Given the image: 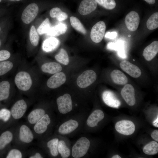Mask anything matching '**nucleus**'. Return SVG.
<instances>
[{
	"mask_svg": "<svg viewBox=\"0 0 158 158\" xmlns=\"http://www.w3.org/2000/svg\"><path fill=\"white\" fill-rule=\"evenodd\" d=\"M143 152L146 154L153 155L158 152V143L155 141H152L146 145L143 149Z\"/></svg>",
	"mask_w": 158,
	"mask_h": 158,
	"instance_id": "nucleus-31",
	"label": "nucleus"
},
{
	"mask_svg": "<svg viewBox=\"0 0 158 158\" xmlns=\"http://www.w3.org/2000/svg\"><path fill=\"white\" fill-rule=\"evenodd\" d=\"M27 156V151L25 149L14 145L8 149L4 157L6 158H23Z\"/></svg>",
	"mask_w": 158,
	"mask_h": 158,
	"instance_id": "nucleus-21",
	"label": "nucleus"
},
{
	"mask_svg": "<svg viewBox=\"0 0 158 158\" xmlns=\"http://www.w3.org/2000/svg\"><path fill=\"white\" fill-rule=\"evenodd\" d=\"M51 25L48 18H46L40 25L37 29V32L40 35L47 33L51 28Z\"/></svg>",
	"mask_w": 158,
	"mask_h": 158,
	"instance_id": "nucleus-39",
	"label": "nucleus"
},
{
	"mask_svg": "<svg viewBox=\"0 0 158 158\" xmlns=\"http://www.w3.org/2000/svg\"><path fill=\"white\" fill-rule=\"evenodd\" d=\"M146 25L150 30L155 29L158 27V12L154 13L148 19Z\"/></svg>",
	"mask_w": 158,
	"mask_h": 158,
	"instance_id": "nucleus-35",
	"label": "nucleus"
},
{
	"mask_svg": "<svg viewBox=\"0 0 158 158\" xmlns=\"http://www.w3.org/2000/svg\"><path fill=\"white\" fill-rule=\"evenodd\" d=\"M99 5L108 10H112L116 6L115 0H94Z\"/></svg>",
	"mask_w": 158,
	"mask_h": 158,
	"instance_id": "nucleus-38",
	"label": "nucleus"
},
{
	"mask_svg": "<svg viewBox=\"0 0 158 158\" xmlns=\"http://www.w3.org/2000/svg\"><path fill=\"white\" fill-rule=\"evenodd\" d=\"M11 1H20L21 0H10Z\"/></svg>",
	"mask_w": 158,
	"mask_h": 158,
	"instance_id": "nucleus-49",
	"label": "nucleus"
},
{
	"mask_svg": "<svg viewBox=\"0 0 158 158\" xmlns=\"http://www.w3.org/2000/svg\"><path fill=\"white\" fill-rule=\"evenodd\" d=\"M11 56V53L8 51L4 49L0 50V62L8 60Z\"/></svg>",
	"mask_w": 158,
	"mask_h": 158,
	"instance_id": "nucleus-41",
	"label": "nucleus"
},
{
	"mask_svg": "<svg viewBox=\"0 0 158 158\" xmlns=\"http://www.w3.org/2000/svg\"><path fill=\"white\" fill-rule=\"evenodd\" d=\"M122 97L130 106H133L135 103V92L133 86L130 84L126 85L121 91Z\"/></svg>",
	"mask_w": 158,
	"mask_h": 158,
	"instance_id": "nucleus-15",
	"label": "nucleus"
},
{
	"mask_svg": "<svg viewBox=\"0 0 158 158\" xmlns=\"http://www.w3.org/2000/svg\"><path fill=\"white\" fill-rule=\"evenodd\" d=\"M112 158H121V157L118 154H116L113 156L112 157Z\"/></svg>",
	"mask_w": 158,
	"mask_h": 158,
	"instance_id": "nucleus-48",
	"label": "nucleus"
},
{
	"mask_svg": "<svg viewBox=\"0 0 158 158\" xmlns=\"http://www.w3.org/2000/svg\"><path fill=\"white\" fill-rule=\"evenodd\" d=\"M11 114L6 107H0V131L11 126Z\"/></svg>",
	"mask_w": 158,
	"mask_h": 158,
	"instance_id": "nucleus-18",
	"label": "nucleus"
},
{
	"mask_svg": "<svg viewBox=\"0 0 158 158\" xmlns=\"http://www.w3.org/2000/svg\"><path fill=\"white\" fill-rule=\"evenodd\" d=\"M130 35H128L129 37H130Z\"/></svg>",
	"mask_w": 158,
	"mask_h": 158,
	"instance_id": "nucleus-52",
	"label": "nucleus"
},
{
	"mask_svg": "<svg viewBox=\"0 0 158 158\" xmlns=\"http://www.w3.org/2000/svg\"><path fill=\"white\" fill-rule=\"evenodd\" d=\"M20 63V62L13 60L0 62V76L13 71Z\"/></svg>",
	"mask_w": 158,
	"mask_h": 158,
	"instance_id": "nucleus-24",
	"label": "nucleus"
},
{
	"mask_svg": "<svg viewBox=\"0 0 158 158\" xmlns=\"http://www.w3.org/2000/svg\"><path fill=\"white\" fill-rule=\"evenodd\" d=\"M70 20L71 25L75 29L83 34L86 33L85 28L77 18L71 16L70 18Z\"/></svg>",
	"mask_w": 158,
	"mask_h": 158,
	"instance_id": "nucleus-33",
	"label": "nucleus"
},
{
	"mask_svg": "<svg viewBox=\"0 0 158 158\" xmlns=\"http://www.w3.org/2000/svg\"><path fill=\"white\" fill-rule=\"evenodd\" d=\"M20 67L14 76L13 83L20 92L30 96L37 86V70L24 65Z\"/></svg>",
	"mask_w": 158,
	"mask_h": 158,
	"instance_id": "nucleus-1",
	"label": "nucleus"
},
{
	"mask_svg": "<svg viewBox=\"0 0 158 158\" xmlns=\"http://www.w3.org/2000/svg\"><path fill=\"white\" fill-rule=\"evenodd\" d=\"M59 142V139L55 138L50 140L47 143V147L49 148L50 154L53 157H56L58 155Z\"/></svg>",
	"mask_w": 158,
	"mask_h": 158,
	"instance_id": "nucleus-32",
	"label": "nucleus"
},
{
	"mask_svg": "<svg viewBox=\"0 0 158 158\" xmlns=\"http://www.w3.org/2000/svg\"><path fill=\"white\" fill-rule=\"evenodd\" d=\"M106 28V25L104 21H100L96 23L92 27L90 32L92 40L96 43L101 42L104 36Z\"/></svg>",
	"mask_w": 158,
	"mask_h": 158,
	"instance_id": "nucleus-10",
	"label": "nucleus"
},
{
	"mask_svg": "<svg viewBox=\"0 0 158 158\" xmlns=\"http://www.w3.org/2000/svg\"><path fill=\"white\" fill-rule=\"evenodd\" d=\"M123 44V43L121 42H118L117 43L109 42L107 44V47L108 49L118 51L120 47Z\"/></svg>",
	"mask_w": 158,
	"mask_h": 158,
	"instance_id": "nucleus-42",
	"label": "nucleus"
},
{
	"mask_svg": "<svg viewBox=\"0 0 158 158\" xmlns=\"http://www.w3.org/2000/svg\"><path fill=\"white\" fill-rule=\"evenodd\" d=\"M27 157L29 158H43L41 154L36 149H32L27 151Z\"/></svg>",
	"mask_w": 158,
	"mask_h": 158,
	"instance_id": "nucleus-40",
	"label": "nucleus"
},
{
	"mask_svg": "<svg viewBox=\"0 0 158 158\" xmlns=\"http://www.w3.org/2000/svg\"><path fill=\"white\" fill-rule=\"evenodd\" d=\"M117 35V33L115 32H108L105 35V37L111 39H113L116 38Z\"/></svg>",
	"mask_w": 158,
	"mask_h": 158,
	"instance_id": "nucleus-44",
	"label": "nucleus"
},
{
	"mask_svg": "<svg viewBox=\"0 0 158 158\" xmlns=\"http://www.w3.org/2000/svg\"><path fill=\"white\" fill-rule=\"evenodd\" d=\"M0 30H1V28H0Z\"/></svg>",
	"mask_w": 158,
	"mask_h": 158,
	"instance_id": "nucleus-53",
	"label": "nucleus"
},
{
	"mask_svg": "<svg viewBox=\"0 0 158 158\" xmlns=\"http://www.w3.org/2000/svg\"><path fill=\"white\" fill-rule=\"evenodd\" d=\"M58 152L63 158H68L70 154V150L63 140L59 141L58 146Z\"/></svg>",
	"mask_w": 158,
	"mask_h": 158,
	"instance_id": "nucleus-34",
	"label": "nucleus"
},
{
	"mask_svg": "<svg viewBox=\"0 0 158 158\" xmlns=\"http://www.w3.org/2000/svg\"><path fill=\"white\" fill-rule=\"evenodd\" d=\"M51 122L50 117L48 114H46L33 126L32 129L35 139L38 138L46 132Z\"/></svg>",
	"mask_w": 158,
	"mask_h": 158,
	"instance_id": "nucleus-8",
	"label": "nucleus"
},
{
	"mask_svg": "<svg viewBox=\"0 0 158 158\" xmlns=\"http://www.w3.org/2000/svg\"><path fill=\"white\" fill-rule=\"evenodd\" d=\"M40 69L41 71L44 73L53 74L60 72L62 68L59 63L51 62L42 64L40 66Z\"/></svg>",
	"mask_w": 158,
	"mask_h": 158,
	"instance_id": "nucleus-23",
	"label": "nucleus"
},
{
	"mask_svg": "<svg viewBox=\"0 0 158 158\" xmlns=\"http://www.w3.org/2000/svg\"><path fill=\"white\" fill-rule=\"evenodd\" d=\"M39 7L36 3H31L26 6L22 12L21 20L25 23L28 24L35 18L38 13Z\"/></svg>",
	"mask_w": 158,
	"mask_h": 158,
	"instance_id": "nucleus-7",
	"label": "nucleus"
},
{
	"mask_svg": "<svg viewBox=\"0 0 158 158\" xmlns=\"http://www.w3.org/2000/svg\"><path fill=\"white\" fill-rule=\"evenodd\" d=\"M152 124L154 127H158V116H157V117L156 119L154 120L152 122Z\"/></svg>",
	"mask_w": 158,
	"mask_h": 158,
	"instance_id": "nucleus-46",
	"label": "nucleus"
},
{
	"mask_svg": "<svg viewBox=\"0 0 158 158\" xmlns=\"http://www.w3.org/2000/svg\"><path fill=\"white\" fill-rule=\"evenodd\" d=\"M13 145L26 149L35 138L32 128L26 123L15 124Z\"/></svg>",
	"mask_w": 158,
	"mask_h": 158,
	"instance_id": "nucleus-2",
	"label": "nucleus"
},
{
	"mask_svg": "<svg viewBox=\"0 0 158 158\" xmlns=\"http://www.w3.org/2000/svg\"><path fill=\"white\" fill-rule=\"evenodd\" d=\"M152 138L156 141H158V130H154L151 134Z\"/></svg>",
	"mask_w": 158,
	"mask_h": 158,
	"instance_id": "nucleus-45",
	"label": "nucleus"
},
{
	"mask_svg": "<svg viewBox=\"0 0 158 158\" xmlns=\"http://www.w3.org/2000/svg\"><path fill=\"white\" fill-rule=\"evenodd\" d=\"M30 40L32 45L37 47L39 43V36L36 28L34 25L31 26L29 32Z\"/></svg>",
	"mask_w": 158,
	"mask_h": 158,
	"instance_id": "nucleus-37",
	"label": "nucleus"
},
{
	"mask_svg": "<svg viewBox=\"0 0 158 158\" xmlns=\"http://www.w3.org/2000/svg\"><path fill=\"white\" fill-rule=\"evenodd\" d=\"M14 124L7 128L0 134V157H4L6 153L11 147L14 138Z\"/></svg>",
	"mask_w": 158,
	"mask_h": 158,
	"instance_id": "nucleus-4",
	"label": "nucleus"
},
{
	"mask_svg": "<svg viewBox=\"0 0 158 158\" xmlns=\"http://www.w3.org/2000/svg\"><path fill=\"white\" fill-rule=\"evenodd\" d=\"M2 0H0V2H1V1Z\"/></svg>",
	"mask_w": 158,
	"mask_h": 158,
	"instance_id": "nucleus-51",
	"label": "nucleus"
},
{
	"mask_svg": "<svg viewBox=\"0 0 158 158\" xmlns=\"http://www.w3.org/2000/svg\"><path fill=\"white\" fill-rule=\"evenodd\" d=\"M118 51V55L119 57L123 59L125 58L126 57L123 45L120 47Z\"/></svg>",
	"mask_w": 158,
	"mask_h": 158,
	"instance_id": "nucleus-43",
	"label": "nucleus"
},
{
	"mask_svg": "<svg viewBox=\"0 0 158 158\" xmlns=\"http://www.w3.org/2000/svg\"><path fill=\"white\" fill-rule=\"evenodd\" d=\"M67 29V26L66 24L61 23L51 27L47 34L51 36H57L64 33Z\"/></svg>",
	"mask_w": 158,
	"mask_h": 158,
	"instance_id": "nucleus-29",
	"label": "nucleus"
},
{
	"mask_svg": "<svg viewBox=\"0 0 158 158\" xmlns=\"http://www.w3.org/2000/svg\"><path fill=\"white\" fill-rule=\"evenodd\" d=\"M104 117V114L102 111L99 109L96 110L89 116L87 120V123L90 127H94Z\"/></svg>",
	"mask_w": 158,
	"mask_h": 158,
	"instance_id": "nucleus-26",
	"label": "nucleus"
},
{
	"mask_svg": "<svg viewBox=\"0 0 158 158\" xmlns=\"http://www.w3.org/2000/svg\"><path fill=\"white\" fill-rule=\"evenodd\" d=\"M97 3L94 0H83L79 6L78 12L82 15H86L94 11Z\"/></svg>",
	"mask_w": 158,
	"mask_h": 158,
	"instance_id": "nucleus-20",
	"label": "nucleus"
},
{
	"mask_svg": "<svg viewBox=\"0 0 158 158\" xmlns=\"http://www.w3.org/2000/svg\"><path fill=\"white\" fill-rule=\"evenodd\" d=\"M59 40L54 37H51L45 40L42 45L43 50L46 52L51 51L56 49L59 46Z\"/></svg>",
	"mask_w": 158,
	"mask_h": 158,
	"instance_id": "nucleus-27",
	"label": "nucleus"
},
{
	"mask_svg": "<svg viewBox=\"0 0 158 158\" xmlns=\"http://www.w3.org/2000/svg\"><path fill=\"white\" fill-rule=\"evenodd\" d=\"M58 109L62 114L70 111L72 109V104L71 95L66 93L59 97L56 99Z\"/></svg>",
	"mask_w": 158,
	"mask_h": 158,
	"instance_id": "nucleus-12",
	"label": "nucleus"
},
{
	"mask_svg": "<svg viewBox=\"0 0 158 158\" xmlns=\"http://www.w3.org/2000/svg\"><path fill=\"white\" fill-rule=\"evenodd\" d=\"M46 114L45 110L36 104L27 116L26 123L32 128Z\"/></svg>",
	"mask_w": 158,
	"mask_h": 158,
	"instance_id": "nucleus-11",
	"label": "nucleus"
},
{
	"mask_svg": "<svg viewBox=\"0 0 158 158\" xmlns=\"http://www.w3.org/2000/svg\"><path fill=\"white\" fill-rule=\"evenodd\" d=\"M158 52V42L155 41L145 48L142 55L146 61H150L155 56Z\"/></svg>",
	"mask_w": 158,
	"mask_h": 158,
	"instance_id": "nucleus-22",
	"label": "nucleus"
},
{
	"mask_svg": "<svg viewBox=\"0 0 158 158\" xmlns=\"http://www.w3.org/2000/svg\"><path fill=\"white\" fill-rule=\"evenodd\" d=\"M116 131L124 135H128L133 134L135 130V126L132 121L123 120L117 122L115 125Z\"/></svg>",
	"mask_w": 158,
	"mask_h": 158,
	"instance_id": "nucleus-13",
	"label": "nucleus"
},
{
	"mask_svg": "<svg viewBox=\"0 0 158 158\" xmlns=\"http://www.w3.org/2000/svg\"><path fill=\"white\" fill-rule=\"evenodd\" d=\"M149 4L152 5L154 4L156 2V0H144Z\"/></svg>",
	"mask_w": 158,
	"mask_h": 158,
	"instance_id": "nucleus-47",
	"label": "nucleus"
},
{
	"mask_svg": "<svg viewBox=\"0 0 158 158\" xmlns=\"http://www.w3.org/2000/svg\"><path fill=\"white\" fill-rule=\"evenodd\" d=\"M78 126V123L76 121L70 119L62 124L58 129V131L61 134H68L76 129Z\"/></svg>",
	"mask_w": 158,
	"mask_h": 158,
	"instance_id": "nucleus-25",
	"label": "nucleus"
},
{
	"mask_svg": "<svg viewBox=\"0 0 158 158\" xmlns=\"http://www.w3.org/2000/svg\"><path fill=\"white\" fill-rule=\"evenodd\" d=\"M66 77L65 74L59 72L53 74L47 82V85L49 88L55 89L63 84L66 81Z\"/></svg>",
	"mask_w": 158,
	"mask_h": 158,
	"instance_id": "nucleus-17",
	"label": "nucleus"
},
{
	"mask_svg": "<svg viewBox=\"0 0 158 158\" xmlns=\"http://www.w3.org/2000/svg\"><path fill=\"white\" fill-rule=\"evenodd\" d=\"M49 14L51 17L56 18L59 21L64 20L68 17V15L65 12L62 11L58 7H54L52 8L50 11Z\"/></svg>",
	"mask_w": 158,
	"mask_h": 158,
	"instance_id": "nucleus-30",
	"label": "nucleus"
},
{
	"mask_svg": "<svg viewBox=\"0 0 158 158\" xmlns=\"http://www.w3.org/2000/svg\"><path fill=\"white\" fill-rule=\"evenodd\" d=\"M1 41L0 40V47L1 46Z\"/></svg>",
	"mask_w": 158,
	"mask_h": 158,
	"instance_id": "nucleus-50",
	"label": "nucleus"
},
{
	"mask_svg": "<svg viewBox=\"0 0 158 158\" xmlns=\"http://www.w3.org/2000/svg\"><path fill=\"white\" fill-rule=\"evenodd\" d=\"M55 59L59 62L65 65H67L69 62V58L66 51L61 49L59 53L55 56Z\"/></svg>",
	"mask_w": 158,
	"mask_h": 158,
	"instance_id": "nucleus-36",
	"label": "nucleus"
},
{
	"mask_svg": "<svg viewBox=\"0 0 158 158\" xmlns=\"http://www.w3.org/2000/svg\"><path fill=\"white\" fill-rule=\"evenodd\" d=\"M120 66L124 71L133 78H138L141 74V71L138 67L127 61H121Z\"/></svg>",
	"mask_w": 158,
	"mask_h": 158,
	"instance_id": "nucleus-16",
	"label": "nucleus"
},
{
	"mask_svg": "<svg viewBox=\"0 0 158 158\" xmlns=\"http://www.w3.org/2000/svg\"><path fill=\"white\" fill-rule=\"evenodd\" d=\"M14 83L8 80L0 82V102H9L14 94Z\"/></svg>",
	"mask_w": 158,
	"mask_h": 158,
	"instance_id": "nucleus-6",
	"label": "nucleus"
},
{
	"mask_svg": "<svg viewBox=\"0 0 158 158\" xmlns=\"http://www.w3.org/2000/svg\"><path fill=\"white\" fill-rule=\"evenodd\" d=\"M111 76L113 81L115 84L124 85L128 83V79L127 77L119 70H113L111 73Z\"/></svg>",
	"mask_w": 158,
	"mask_h": 158,
	"instance_id": "nucleus-28",
	"label": "nucleus"
},
{
	"mask_svg": "<svg viewBox=\"0 0 158 158\" xmlns=\"http://www.w3.org/2000/svg\"><path fill=\"white\" fill-rule=\"evenodd\" d=\"M90 144V141L87 138L82 137L80 138L73 147L72 156L75 158L83 156L87 152Z\"/></svg>",
	"mask_w": 158,
	"mask_h": 158,
	"instance_id": "nucleus-5",
	"label": "nucleus"
},
{
	"mask_svg": "<svg viewBox=\"0 0 158 158\" xmlns=\"http://www.w3.org/2000/svg\"><path fill=\"white\" fill-rule=\"evenodd\" d=\"M29 103L28 100L23 98L18 99L13 103L10 109L11 126L23 117L28 109Z\"/></svg>",
	"mask_w": 158,
	"mask_h": 158,
	"instance_id": "nucleus-3",
	"label": "nucleus"
},
{
	"mask_svg": "<svg viewBox=\"0 0 158 158\" xmlns=\"http://www.w3.org/2000/svg\"><path fill=\"white\" fill-rule=\"evenodd\" d=\"M96 78L97 75L94 71L91 70H87L78 77L77 83L80 87L85 88L93 83Z\"/></svg>",
	"mask_w": 158,
	"mask_h": 158,
	"instance_id": "nucleus-9",
	"label": "nucleus"
},
{
	"mask_svg": "<svg viewBox=\"0 0 158 158\" xmlns=\"http://www.w3.org/2000/svg\"><path fill=\"white\" fill-rule=\"evenodd\" d=\"M140 22V18L138 13L135 11H132L126 16L125 23L128 29L132 31H135L138 29Z\"/></svg>",
	"mask_w": 158,
	"mask_h": 158,
	"instance_id": "nucleus-14",
	"label": "nucleus"
},
{
	"mask_svg": "<svg viewBox=\"0 0 158 158\" xmlns=\"http://www.w3.org/2000/svg\"><path fill=\"white\" fill-rule=\"evenodd\" d=\"M103 100L107 106L114 108H118L121 104L120 100L112 91L107 90L102 95Z\"/></svg>",
	"mask_w": 158,
	"mask_h": 158,
	"instance_id": "nucleus-19",
	"label": "nucleus"
}]
</instances>
